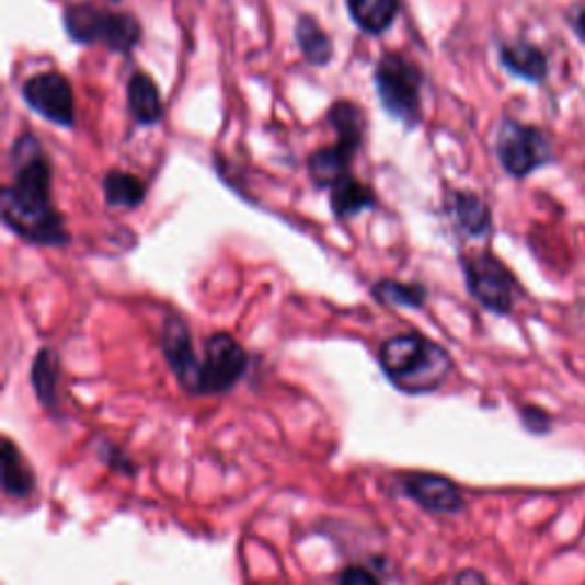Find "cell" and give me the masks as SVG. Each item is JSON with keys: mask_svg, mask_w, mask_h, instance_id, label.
Segmentation results:
<instances>
[{"mask_svg": "<svg viewBox=\"0 0 585 585\" xmlns=\"http://www.w3.org/2000/svg\"><path fill=\"white\" fill-rule=\"evenodd\" d=\"M12 168L14 181L3 191V222L37 245L67 243L62 216L50 204V165L35 138L14 142Z\"/></svg>", "mask_w": 585, "mask_h": 585, "instance_id": "6da1fadb", "label": "cell"}, {"mask_svg": "<svg viewBox=\"0 0 585 585\" xmlns=\"http://www.w3.org/2000/svg\"><path fill=\"white\" fill-rule=\"evenodd\" d=\"M380 366L395 389L405 393H431L446 382L454 359L431 339L421 334H398L382 343Z\"/></svg>", "mask_w": 585, "mask_h": 585, "instance_id": "7a4b0ae2", "label": "cell"}, {"mask_svg": "<svg viewBox=\"0 0 585 585\" xmlns=\"http://www.w3.org/2000/svg\"><path fill=\"white\" fill-rule=\"evenodd\" d=\"M67 35L78 44L103 42L108 48L128 53L140 42V23L133 14L103 12L90 3L69 5L65 10Z\"/></svg>", "mask_w": 585, "mask_h": 585, "instance_id": "3957f363", "label": "cell"}, {"mask_svg": "<svg viewBox=\"0 0 585 585\" xmlns=\"http://www.w3.org/2000/svg\"><path fill=\"white\" fill-rule=\"evenodd\" d=\"M421 71L398 53H385L376 67V90L382 108L398 122L416 126L421 119Z\"/></svg>", "mask_w": 585, "mask_h": 585, "instance_id": "277c9868", "label": "cell"}, {"mask_svg": "<svg viewBox=\"0 0 585 585\" xmlns=\"http://www.w3.org/2000/svg\"><path fill=\"white\" fill-rule=\"evenodd\" d=\"M496 156L511 176L526 179L553 161V145L538 126L505 119L496 133Z\"/></svg>", "mask_w": 585, "mask_h": 585, "instance_id": "5b68a950", "label": "cell"}, {"mask_svg": "<svg viewBox=\"0 0 585 585\" xmlns=\"http://www.w3.org/2000/svg\"><path fill=\"white\" fill-rule=\"evenodd\" d=\"M467 288L471 296L487 311L496 316H508L519 296V286L513 273L490 252L462 259Z\"/></svg>", "mask_w": 585, "mask_h": 585, "instance_id": "8992f818", "label": "cell"}, {"mask_svg": "<svg viewBox=\"0 0 585 585\" xmlns=\"http://www.w3.org/2000/svg\"><path fill=\"white\" fill-rule=\"evenodd\" d=\"M248 353L231 334H213L204 345L195 393L229 391L248 370Z\"/></svg>", "mask_w": 585, "mask_h": 585, "instance_id": "52a82bcc", "label": "cell"}, {"mask_svg": "<svg viewBox=\"0 0 585 585\" xmlns=\"http://www.w3.org/2000/svg\"><path fill=\"white\" fill-rule=\"evenodd\" d=\"M21 96L28 103V108L42 115L46 122L65 128L73 126V90L62 73L44 71L28 78L21 88Z\"/></svg>", "mask_w": 585, "mask_h": 585, "instance_id": "ba28073f", "label": "cell"}, {"mask_svg": "<svg viewBox=\"0 0 585 585\" xmlns=\"http://www.w3.org/2000/svg\"><path fill=\"white\" fill-rule=\"evenodd\" d=\"M405 496L416 501L421 508L439 513V515H456L464 508V496L460 487L448 481L444 475L435 473H412L403 478Z\"/></svg>", "mask_w": 585, "mask_h": 585, "instance_id": "9c48e42d", "label": "cell"}, {"mask_svg": "<svg viewBox=\"0 0 585 585\" xmlns=\"http://www.w3.org/2000/svg\"><path fill=\"white\" fill-rule=\"evenodd\" d=\"M163 353L168 364L185 389L195 391L199 378V362L193 348V339L181 318H168L163 325Z\"/></svg>", "mask_w": 585, "mask_h": 585, "instance_id": "30bf717a", "label": "cell"}, {"mask_svg": "<svg viewBox=\"0 0 585 585\" xmlns=\"http://www.w3.org/2000/svg\"><path fill=\"white\" fill-rule=\"evenodd\" d=\"M498 58L505 71H511L513 76L521 78V81L528 83H544L549 76V60L544 56V50L528 44V42H515V44H505L498 50Z\"/></svg>", "mask_w": 585, "mask_h": 585, "instance_id": "8fae6325", "label": "cell"}, {"mask_svg": "<svg viewBox=\"0 0 585 585\" xmlns=\"http://www.w3.org/2000/svg\"><path fill=\"white\" fill-rule=\"evenodd\" d=\"M450 216H454L456 227L471 238H483L492 231V213L473 193L462 191L450 195Z\"/></svg>", "mask_w": 585, "mask_h": 585, "instance_id": "7c38bea8", "label": "cell"}, {"mask_svg": "<svg viewBox=\"0 0 585 585\" xmlns=\"http://www.w3.org/2000/svg\"><path fill=\"white\" fill-rule=\"evenodd\" d=\"M128 111L138 124L151 126L163 117V101L147 73H133L128 81Z\"/></svg>", "mask_w": 585, "mask_h": 585, "instance_id": "4fadbf2b", "label": "cell"}, {"mask_svg": "<svg viewBox=\"0 0 585 585\" xmlns=\"http://www.w3.org/2000/svg\"><path fill=\"white\" fill-rule=\"evenodd\" d=\"M355 151L343 145L334 147H323L309 158V174L316 185L321 188H332L334 183H339L343 176L351 174V161H353Z\"/></svg>", "mask_w": 585, "mask_h": 585, "instance_id": "5bb4252c", "label": "cell"}, {"mask_svg": "<svg viewBox=\"0 0 585 585\" xmlns=\"http://www.w3.org/2000/svg\"><path fill=\"white\" fill-rule=\"evenodd\" d=\"M330 199H332L334 216L341 220H351V218L359 216V213L376 206V197H374V193H370L368 185L357 181L353 174L343 176L339 183L332 185Z\"/></svg>", "mask_w": 585, "mask_h": 585, "instance_id": "9a60e30c", "label": "cell"}, {"mask_svg": "<svg viewBox=\"0 0 585 585\" xmlns=\"http://www.w3.org/2000/svg\"><path fill=\"white\" fill-rule=\"evenodd\" d=\"M345 5L357 28L368 35L385 33L398 14V0H345Z\"/></svg>", "mask_w": 585, "mask_h": 585, "instance_id": "2e32d148", "label": "cell"}, {"mask_svg": "<svg viewBox=\"0 0 585 585\" xmlns=\"http://www.w3.org/2000/svg\"><path fill=\"white\" fill-rule=\"evenodd\" d=\"M296 39L298 46L302 50V56L316 65V67H325L332 56H334V48H332V39L330 35L321 28V23H318L313 16H300L298 25H296Z\"/></svg>", "mask_w": 585, "mask_h": 585, "instance_id": "e0dca14e", "label": "cell"}, {"mask_svg": "<svg viewBox=\"0 0 585 585\" xmlns=\"http://www.w3.org/2000/svg\"><path fill=\"white\" fill-rule=\"evenodd\" d=\"M330 124L336 130L339 145L348 147L351 151H357L362 147L366 122H364V113L357 103L336 101L330 108Z\"/></svg>", "mask_w": 585, "mask_h": 585, "instance_id": "ac0fdd59", "label": "cell"}, {"mask_svg": "<svg viewBox=\"0 0 585 585\" xmlns=\"http://www.w3.org/2000/svg\"><path fill=\"white\" fill-rule=\"evenodd\" d=\"M105 204L111 208H138L145 202V183L126 172H108L103 179Z\"/></svg>", "mask_w": 585, "mask_h": 585, "instance_id": "d6986e66", "label": "cell"}, {"mask_svg": "<svg viewBox=\"0 0 585 585\" xmlns=\"http://www.w3.org/2000/svg\"><path fill=\"white\" fill-rule=\"evenodd\" d=\"M3 473H5V494L8 496H28L35 487L33 473L21 458L19 448L5 439L3 441Z\"/></svg>", "mask_w": 585, "mask_h": 585, "instance_id": "ffe728a7", "label": "cell"}, {"mask_svg": "<svg viewBox=\"0 0 585 585\" xmlns=\"http://www.w3.org/2000/svg\"><path fill=\"white\" fill-rule=\"evenodd\" d=\"M33 387L46 408L58 403V359L50 351H42L33 362Z\"/></svg>", "mask_w": 585, "mask_h": 585, "instance_id": "44dd1931", "label": "cell"}, {"mask_svg": "<svg viewBox=\"0 0 585 585\" xmlns=\"http://www.w3.org/2000/svg\"><path fill=\"white\" fill-rule=\"evenodd\" d=\"M374 296L382 305L393 307H410L418 309L425 302V288L418 284H398V282H378L374 288Z\"/></svg>", "mask_w": 585, "mask_h": 585, "instance_id": "7402d4cb", "label": "cell"}, {"mask_svg": "<svg viewBox=\"0 0 585 585\" xmlns=\"http://www.w3.org/2000/svg\"><path fill=\"white\" fill-rule=\"evenodd\" d=\"M339 585H382V583L370 570L355 565V567H348L341 574Z\"/></svg>", "mask_w": 585, "mask_h": 585, "instance_id": "603a6c76", "label": "cell"}, {"mask_svg": "<svg viewBox=\"0 0 585 585\" xmlns=\"http://www.w3.org/2000/svg\"><path fill=\"white\" fill-rule=\"evenodd\" d=\"M521 416H524V425L530 433H547L551 428V418L547 416V412L538 408H524Z\"/></svg>", "mask_w": 585, "mask_h": 585, "instance_id": "cb8c5ba5", "label": "cell"}, {"mask_svg": "<svg viewBox=\"0 0 585 585\" xmlns=\"http://www.w3.org/2000/svg\"><path fill=\"white\" fill-rule=\"evenodd\" d=\"M456 585H490V583L485 581L483 574H478V572H473V570H467V572H460V574H458Z\"/></svg>", "mask_w": 585, "mask_h": 585, "instance_id": "d4e9b609", "label": "cell"}, {"mask_svg": "<svg viewBox=\"0 0 585 585\" xmlns=\"http://www.w3.org/2000/svg\"><path fill=\"white\" fill-rule=\"evenodd\" d=\"M572 25H574V35L585 44V10H578L576 12Z\"/></svg>", "mask_w": 585, "mask_h": 585, "instance_id": "484cf974", "label": "cell"}]
</instances>
